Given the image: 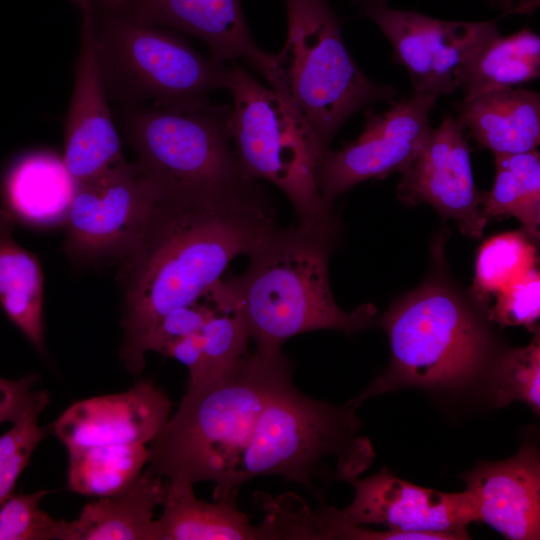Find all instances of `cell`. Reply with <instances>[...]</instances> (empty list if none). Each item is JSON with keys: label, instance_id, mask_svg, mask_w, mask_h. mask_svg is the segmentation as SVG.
<instances>
[{"label": "cell", "instance_id": "6da1fadb", "mask_svg": "<svg viewBox=\"0 0 540 540\" xmlns=\"http://www.w3.org/2000/svg\"><path fill=\"white\" fill-rule=\"evenodd\" d=\"M209 189L155 186L149 212L120 257L126 369L140 374L144 342L170 311L199 302L230 262L249 255L279 226L269 198L256 183Z\"/></svg>", "mask_w": 540, "mask_h": 540}, {"label": "cell", "instance_id": "7a4b0ae2", "mask_svg": "<svg viewBox=\"0 0 540 540\" xmlns=\"http://www.w3.org/2000/svg\"><path fill=\"white\" fill-rule=\"evenodd\" d=\"M282 352L243 356L213 381L188 386L179 407L148 444V466L169 485L215 484L214 500L231 498L227 487L264 408L292 383Z\"/></svg>", "mask_w": 540, "mask_h": 540}, {"label": "cell", "instance_id": "3957f363", "mask_svg": "<svg viewBox=\"0 0 540 540\" xmlns=\"http://www.w3.org/2000/svg\"><path fill=\"white\" fill-rule=\"evenodd\" d=\"M333 238L278 227L248 255L247 270L228 280L256 352L280 353L286 340L305 332H354L371 323V304L345 312L334 300L328 277Z\"/></svg>", "mask_w": 540, "mask_h": 540}, {"label": "cell", "instance_id": "277c9868", "mask_svg": "<svg viewBox=\"0 0 540 540\" xmlns=\"http://www.w3.org/2000/svg\"><path fill=\"white\" fill-rule=\"evenodd\" d=\"M287 37L268 82L325 154L340 127L362 108L393 102L397 90L371 81L344 43L324 0H285Z\"/></svg>", "mask_w": 540, "mask_h": 540}, {"label": "cell", "instance_id": "5b68a950", "mask_svg": "<svg viewBox=\"0 0 540 540\" xmlns=\"http://www.w3.org/2000/svg\"><path fill=\"white\" fill-rule=\"evenodd\" d=\"M356 408L312 399L293 382L282 388L256 423L228 483V497L259 476H281L318 499V482L355 478L371 457L367 440L357 436Z\"/></svg>", "mask_w": 540, "mask_h": 540}, {"label": "cell", "instance_id": "8992f818", "mask_svg": "<svg viewBox=\"0 0 540 540\" xmlns=\"http://www.w3.org/2000/svg\"><path fill=\"white\" fill-rule=\"evenodd\" d=\"M391 365L358 397L363 401L402 387H456L486 363L489 338L480 320L450 288L429 283L396 303L383 317Z\"/></svg>", "mask_w": 540, "mask_h": 540}, {"label": "cell", "instance_id": "52a82bcc", "mask_svg": "<svg viewBox=\"0 0 540 540\" xmlns=\"http://www.w3.org/2000/svg\"><path fill=\"white\" fill-rule=\"evenodd\" d=\"M224 88L233 99L228 129L244 173L277 186L292 204L299 228L334 236L337 222L317 184L324 154L290 107L236 64L227 68Z\"/></svg>", "mask_w": 540, "mask_h": 540}, {"label": "cell", "instance_id": "ba28073f", "mask_svg": "<svg viewBox=\"0 0 540 540\" xmlns=\"http://www.w3.org/2000/svg\"><path fill=\"white\" fill-rule=\"evenodd\" d=\"M81 11L94 31L103 79L129 98L159 107L193 106L224 88L228 67L180 37L122 13Z\"/></svg>", "mask_w": 540, "mask_h": 540}, {"label": "cell", "instance_id": "9c48e42d", "mask_svg": "<svg viewBox=\"0 0 540 540\" xmlns=\"http://www.w3.org/2000/svg\"><path fill=\"white\" fill-rule=\"evenodd\" d=\"M229 111L209 101L129 112L125 127L136 164L162 189H209L251 179L233 147Z\"/></svg>", "mask_w": 540, "mask_h": 540}, {"label": "cell", "instance_id": "30bf717a", "mask_svg": "<svg viewBox=\"0 0 540 540\" xmlns=\"http://www.w3.org/2000/svg\"><path fill=\"white\" fill-rule=\"evenodd\" d=\"M390 42L406 68L414 93L439 97L457 88V69L488 38L500 32L495 20L453 21L389 6L388 0H353Z\"/></svg>", "mask_w": 540, "mask_h": 540}, {"label": "cell", "instance_id": "8fae6325", "mask_svg": "<svg viewBox=\"0 0 540 540\" xmlns=\"http://www.w3.org/2000/svg\"><path fill=\"white\" fill-rule=\"evenodd\" d=\"M155 186L126 160L77 183L66 221L65 250L78 262L121 257L149 212Z\"/></svg>", "mask_w": 540, "mask_h": 540}, {"label": "cell", "instance_id": "7c38bea8", "mask_svg": "<svg viewBox=\"0 0 540 540\" xmlns=\"http://www.w3.org/2000/svg\"><path fill=\"white\" fill-rule=\"evenodd\" d=\"M437 99L414 93L392 102L383 113L367 112L365 128L354 141L323 155L317 169L323 198L331 204L336 196L360 182L402 172L430 136V113Z\"/></svg>", "mask_w": 540, "mask_h": 540}, {"label": "cell", "instance_id": "4fadbf2b", "mask_svg": "<svg viewBox=\"0 0 540 540\" xmlns=\"http://www.w3.org/2000/svg\"><path fill=\"white\" fill-rule=\"evenodd\" d=\"M355 490L343 510L331 507L339 522L379 524L410 539H465L466 526L478 521L474 498L466 488L444 493L400 479L386 468L364 479L349 480Z\"/></svg>", "mask_w": 540, "mask_h": 540}, {"label": "cell", "instance_id": "5bb4252c", "mask_svg": "<svg viewBox=\"0 0 540 540\" xmlns=\"http://www.w3.org/2000/svg\"><path fill=\"white\" fill-rule=\"evenodd\" d=\"M464 126L446 116L432 128L419 155L401 172L398 197L407 205L428 203L441 215L454 219L460 231L480 238L487 224L475 185Z\"/></svg>", "mask_w": 540, "mask_h": 540}, {"label": "cell", "instance_id": "9a60e30c", "mask_svg": "<svg viewBox=\"0 0 540 540\" xmlns=\"http://www.w3.org/2000/svg\"><path fill=\"white\" fill-rule=\"evenodd\" d=\"M106 95L94 31L89 19L83 16L63 155L76 183L125 161Z\"/></svg>", "mask_w": 540, "mask_h": 540}, {"label": "cell", "instance_id": "2e32d148", "mask_svg": "<svg viewBox=\"0 0 540 540\" xmlns=\"http://www.w3.org/2000/svg\"><path fill=\"white\" fill-rule=\"evenodd\" d=\"M168 396L141 380L125 392L78 401L52 424L66 450L116 444L148 445L167 422Z\"/></svg>", "mask_w": 540, "mask_h": 540}, {"label": "cell", "instance_id": "e0dca14e", "mask_svg": "<svg viewBox=\"0 0 540 540\" xmlns=\"http://www.w3.org/2000/svg\"><path fill=\"white\" fill-rule=\"evenodd\" d=\"M478 521L513 540L540 535V461L538 448L525 442L511 458L482 463L462 475Z\"/></svg>", "mask_w": 540, "mask_h": 540}, {"label": "cell", "instance_id": "ac0fdd59", "mask_svg": "<svg viewBox=\"0 0 540 540\" xmlns=\"http://www.w3.org/2000/svg\"><path fill=\"white\" fill-rule=\"evenodd\" d=\"M122 13L134 20L177 29L202 39L219 62L245 59L269 82L275 54L254 42L240 0H137Z\"/></svg>", "mask_w": 540, "mask_h": 540}, {"label": "cell", "instance_id": "d6986e66", "mask_svg": "<svg viewBox=\"0 0 540 540\" xmlns=\"http://www.w3.org/2000/svg\"><path fill=\"white\" fill-rule=\"evenodd\" d=\"M457 119L477 143L494 155L535 150L540 142V95L506 87L464 96Z\"/></svg>", "mask_w": 540, "mask_h": 540}, {"label": "cell", "instance_id": "ffe728a7", "mask_svg": "<svg viewBox=\"0 0 540 540\" xmlns=\"http://www.w3.org/2000/svg\"><path fill=\"white\" fill-rule=\"evenodd\" d=\"M166 481L149 466L121 493L86 504L72 521L61 520L59 540H154V509Z\"/></svg>", "mask_w": 540, "mask_h": 540}, {"label": "cell", "instance_id": "44dd1931", "mask_svg": "<svg viewBox=\"0 0 540 540\" xmlns=\"http://www.w3.org/2000/svg\"><path fill=\"white\" fill-rule=\"evenodd\" d=\"M162 506L154 540H269L263 525H252L237 508L236 497L205 502L195 496L193 485L166 482Z\"/></svg>", "mask_w": 540, "mask_h": 540}, {"label": "cell", "instance_id": "7402d4cb", "mask_svg": "<svg viewBox=\"0 0 540 540\" xmlns=\"http://www.w3.org/2000/svg\"><path fill=\"white\" fill-rule=\"evenodd\" d=\"M77 183L63 158L37 152L17 160L4 180L10 210L26 222L46 225L65 220Z\"/></svg>", "mask_w": 540, "mask_h": 540}, {"label": "cell", "instance_id": "603a6c76", "mask_svg": "<svg viewBox=\"0 0 540 540\" xmlns=\"http://www.w3.org/2000/svg\"><path fill=\"white\" fill-rule=\"evenodd\" d=\"M11 215L0 210V305L40 353L45 351L43 274L38 259L12 236Z\"/></svg>", "mask_w": 540, "mask_h": 540}, {"label": "cell", "instance_id": "cb8c5ba5", "mask_svg": "<svg viewBox=\"0 0 540 540\" xmlns=\"http://www.w3.org/2000/svg\"><path fill=\"white\" fill-rule=\"evenodd\" d=\"M540 75V37L528 28L485 40L457 69L455 85L465 96L519 87Z\"/></svg>", "mask_w": 540, "mask_h": 540}, {"label": "cell", "instance_id": "d4e9b609", "mask_svg": "<svg viewBox=\"0 0 540 540\" xmlns=\"http://www.w3.org/2000/svg\"><path fill=\"white\" fill-rule=\"evenodd\" d=\"M495 178L483 193L482 211L491 218L515 217L533 240L540 226V156L537 149L495 155Z\"/></svg>", "mask_w": 540, "mask_h": 540}, {"label": "cell", "instance_id": "484cf974", "mask_svg": "<svg viewBox=\"0 0 540 540\" xmlns=\"http://www.w3.org/2000/svg\"><path fill=\"white\" fill-rule=\"evenodd\" d=\"M67 484L86 496L106 497L129 488L148 464L144 444H116L67 450Z\"/></svg>", "mask_w": 540, "mask_h": 540}, {"label": "cell", "instance_id": "4316f807", "mask_svg": "<svg viewBox=\"0 0 540 540\" xmlns=\"http://www.w3.org/2000/svg\"><path fill=\"white\" fill-rule=\"evenodd\" d=\"M204 298L211 304L212 313L199 332L203 372L198 385L213 381L229 371L246 355L250 339L238 301L228 280H219Z\"/></svg>", "mask_w": 540, "mask_h": 540}, {"label": "cell", "instance_id": "83f0119b", "mask_svg": "<svg viewBox=\"0 0 540 540\" xmlns=\"http://www.w3.org/2000/svg\"><path fill=\"white\" fill-rule=\"evenodd\" d=\"M537 263L536 247L525 232L509 231L491 237L478 251L474 296L482 302L490 300L536 268Z\"/></svg>", "mask_w": 540, "mask_h": 540}, {"label": "cell", "instance_id": "f1b7e54d", "mask_svg": "<svg viewBox=\"0 0 540 540\" xmlns=\"http://www.w3.org/2000/svg\"><path fill=\"white\" fill-rule=\"evenodd\" d=\"M540 340L539 333L523 348L506 353L492 375L493 401L496 407L521 401L535 413L540 410Z\"/></svg>", "mask_w": 540, "mask_h": 540}, {"label": "cell", "instance_id": "f546056e", "mask_svg": "<svg viewBox=\"0 0 540 540\" xmlns=\"http://www.w3.org/2000/svg\"><path fill=\"white\" fill-rule=\"evenodd\" d=\"M50 490L13 493L0 504V540H51L60 537L61 520L40 509Z\"/></svg>", "mask_w": 540, "mask_h": 540}, {"label": "cell", "instance_id": "4dcf8cb0", "mask_svg": "<svg viewBox=\"0 0 540 540\" xmlns=\"http://www.w3.org/2000/svg\"><path fill=\"white\" fill-rule=\"evenodd\" d=\"M46 406L34 407L0 436V504L14 493L32 453L46 436V428L39 426V416Z\"/></svg>", "mask_w": 540, "mask_h": 540}, {"label": "cell", "instance_id": "1f68e13d", "mask_svg": "<svg viewBox=\"0 0 540 540\" xmlns=\"http://www.w3.org/2000/svg\"><path fill=\"white\" fill-rule=\"evenodd\" d=\"M494 298L488 310L490 320L501 326H534L540 315L539 270L532 269Z\"/></svg>", "mask_w": 540, "mask_h": 540}, {"label": "cell", "instance_id": "d6a6232c", "mask_svg": "<svg viewBox=\"0 0 540 540\" xmlns=\"http://www.w3.org/2000/svg\"><path fill=\"white\" fill-rule=\"evenodd\" d=\"M212 313L206 298L168 312L146 338L143 349L161 353L165 346L180 337L199 333Z\"/></svg>", "mask_w": 540, "mask_h": 540}, {"label": "cell", "instance_id": "836d02e7", "mask_svg": "<svg viewBox=\"0 0 540 540\" xmlns=\"http://www.w3.org/2000/svg\"><path fill=\"white\" fill-rule=\"evenodd\" d=\"M38 377L25 376L19 380L0 377V424H13L39 405H47L49 397L45 391L35 390Z\"/></svg>", "mask_w": 540, "mask_h": 540}, {"label": "cell", "instance_id": "e575fe53", "mask_svg": "<svg viewBox=\"0 0 540 540\" xmlns=\"http://www.w3.org/2000/svg\"><path fill=\"white\" fill-rule=\"evenodd\" d=\"M161 354L174 358L188 369V386H196L201 382L203 372L202 343L199 333L184 336L169 342Z\"/></svg>", "mask_w": 540, "mask_h": 540}, {"label": "cell", "instance_id": "d590c367", "mask_svg": "<svg viewBox=\"0 0 540 540\" xmlns=\"http://www.w3.org/2000/svg\"><path fill=\"white\" fill-rule=\"evenodd\" d=\"M81 10L93 9L106 12H123L137 0H72Z\"/></svg>", "mask_w": 540, "mask_h": 540}]
</instances>
